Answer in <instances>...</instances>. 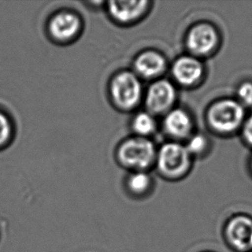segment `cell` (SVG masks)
<instances>
[{"instance_id": "6da1fadb", "label": "cell", "mask_w": 252, "mask_h": 252, "mask_svg": "<svg viewBox=\"0 0 252 252\" xmlns=\"http://www.w3.org/2000/svg\"><path fill=\"white\" fill-rule=\"evenodd\" d=\"M208 120L209 125L216 132L232 133L242 127L246 121V112L238 101L223 99L210 107Z\"/></svg>"}, {"instance_id": "7a4b0ae2", "label": "cell", "mask_w": 252, "mask_h": 252, "mask_svg": "<svg viewBox=\"0 0 252 252\" xmlns=\"http://www.w3.org/2000/svg\"><path fill=\"white\" fill-rule=\"evenodd\" d=\"M155 157L154 143L145 137L126 140L118 150L119 160L126 167L146 169L150 166Z\"/></svg>"}, {"instance_id": "3957f363", "label": "cell", "mask_w": 252, "mask_h": 252, "mask_svg": "<svg viewBox=\"0 0 252 252\" xmlns=\"http://www.w3.org/2000/svg\"><path fill=\"white\" fill-rule=\"evenodd\" d=\"M110 92L115 103L122 109H132L140 100L141 84L132 72H121L113 79Z\"/></svg>"}, {"instance_id": "277c9868", "label": "cell", "mask_w": 252, "mask_h": 252, "mask_svg": "<svg viewBox=\"0 0 252 252\" xmlns=\"http://www.w3.org/2000/svg\"><path fill=\"white\" fill-rule=\"evenodd\" d=\"M225 237L229 246L236 252L252 251V216L247 214L232 216L225 225Z\"/></svg>"}, {"instance_id": "5b68a950", "label": "cell", "mask_w": 252, "mask_h": 252, "mask_svg": "<svg viewBox=\"0 0 252 252\" xmlns=\"http://www.w3.org/2000/svg\"><path fill=\"white\" fill-rule=\"evenodd\" d=\"M157 161L162 173L169 177H178L189 167L190 154L180 144H165L158 154Z\"/></svg>"}, {"instance_id": "8992f818", "label": "cell", "mask_w": 252, "mask_h": 252, "mask_svg": "<svg viewBox=\"0 0 252 252\" xmlns=\"http://www.w3.org/2000/svg\"><path fill=\"white\" fill-rule=\"evenodd\" d=\"M218 43V32L210 24H197L188 34V48L195 55L205 56L211 54L217 48Z\"/></svg>"}, {"instance_id": "52a82bcc", "label": "cell", "mask_w": 252, "mask_h": 252, "mask_svg": "<svg viewBox=\"0 0 252 252\" xmlns=\"http://www.w3.org/2000/svg\"><path fill=\"white\" fill-rule=\"evenodd\" d=\"M176 90L167 80H158L151 85L147 94V108L154 113L164 112L173 105Z\"/></svg>"}, {"instance_id": "ba28073f", "label": "cell", "mask_w": 252, "mask_h": 252, "mask_svg": "<svg viewBox=\"0 0 252 252\" xmlns=\"http://www.w3.org/2000/svg\"><path fill=\"white\" fill-rule=\"evenodd\" d=\"M81 22L75 13L62 11L52 17L48 25L52 37L59 41H70L79 33Z\"/></svg>"}, {"instance_id": "9c48e42d", "label": "cell", "mask_w": 252, "mask_h": 252, "mask_svg": "<svg viewBox=\"0 0 252 252\" xmlns=\"http://www.w3.org/2000/svg\"><path fill=\"white\" fill-rule=\"evenodd\" d=\"M172 73L175 79L181 85H192L201 79L203 66L197 59L184 56L175 62Z\"/></svg>"}, {"instance_id": "30bf717a", "label": "cell", "mask_w": 252, "mask_h": 252, "mask_svg": "<svg viewBox=\"0 0 252 252\" xmlns=\"http://www.w3.org/2000/svg\"><path fill=\"white\" fill-rule=\"evenodd\" d=\"M147 1H110L109 11L114 20L128 24L139 19L148 6Z\"/></svg>"}, {"instance_id": "8fae6325", "label": "cell", "mask_w": 252, "mask_h": 252, "mask_svg": "<svg viewBox=\"0 0 252 252\" xmlns=\"http://www.w3.org/2000/svg\"><path fill=\"white\" fill-rule=\"evenodd\" d=\"M164 126L170 136L184 139L190 133L192 121L190 116L184 109H173L164 118Z\"/></svg>"}, {"instance_id": "7c38bea8", "label": "cell", "mask_w": 252, "mask_h": 252, "mask_svg": "<svg viewBox=\"0 0 252 252\" xmlns=\"http://www.w3.org/2000/svg\"><path fill=\"white\" fill-rule=\"evenodd\" d=\"M136 72L144 78L151 79L161 74L165 69V60L158 53L145 52L137 57L134 63Z\"/></svg>"}, {"instance_id": "4fadbf2b", "label": "cell", "mask_w": 252, "mask_h": 252, "mask_svg": "<svg viewBox=\"0 0 252 252\" xmlns=\"http://www.w3.org/2000/svg\"><path fill=\"white\" fill-rule=\"evenodd\" d=\"M133 128L140 137L147 136L154 133L156 128V123L150 114L140 113L133 119Z\"/></svg>"}, {"instance_id": "5bb4252c", "label": "cell", "mask_w": 252, "mask_h": 252, "mask_svg": "<svg viewBox=\"0 0 252 252\" xmlns=\"http://www.w3.org/2000/svg\"><path fill=\"white\" fill-rule=\"evenodd\" d=\"M127 184L130 190L132 192L136 194H141L147 191V189L150 186L151 178L143 171H137L130 176L127 180Z\"/></svg>"}, {"instance_id": "9a60e30c", "label": "cell", "mask_w": 252, "mask_h": 252, "mask_svg": "<svg viewBox=\"0 0 252 252\" xmlns=\"http://www.w3.org/2000/svg\"><path fill=\"white\" fill-rule=\"evenodd\" d=\"M12 125L8 116L0 112V147L6 145L11 138Z\"/></svg>"}, {"instance_id": "2e32d148", "label": "cell", "mask_w": 252, "mask_h": 252, "mask_svg": "<svg viewBox=\"0 0 252 252\" xmlns=\"http://www.w3.org/2000/svg\"><path fill=\"white\" fill-rule=\"evenodd\" d=\"M208 147V140L206 137L197 134L194 136L191 137L188 141L187 148L188 152L189 154H200L203 153L206 148Z\"/></svg>"}, {"instance_id": "e0dca14e", "label": "cell", "mask_w": 252, "mask_h": 252, "mask_svg": "<svg viewBox=\"0 0 252 252\" xmlns=\"http://www.w3.org/2000/svg\"><path fill=\"white\" fill-rule=\"evenodd\" d=\"M238 102L243 107H252V83L244 82L237 91Z\"/></svg>"}, {"instance_id": "ac0fdd59", "label": "cell", "mask_w": 252, "mask_h": 252, "mask_svg": "<svg viewBox=\"0 0 252 252\" xmlns=\"http://www.w3.org/2000/svg\"><path fill=\"white\" fill-rule=\"evenodd\" d=\"M243 138L252 147V115L246 118L242 126Z\"/></svg>"}, {"instance_id": "d6986e66", "label": "cell", "mask_w": 252, "mask_h": 252, "mask_svg": "<svg viewBox=\"0 0 252 252\" xmlns=\"http://www.w3.org/2000/svg\"><path fill=\"white\" fill-rule=\"evenodd\" d=\"M251 169H252V163H251Z\"/></svg>"}, {"instance_id": "ffe728a7", "label": "cell", "mask_w": 252, "mask_h": 252, "mask_svg": "<svg viewBox=\"0 0 252 252\" xmlns=\"http://www.w3.org/2000/svg\"><path fill=\"white\" fill-rule=\"evenodd\" d=\"M252 252V251H251V252Z\"/></svg>"}]
</instances>
